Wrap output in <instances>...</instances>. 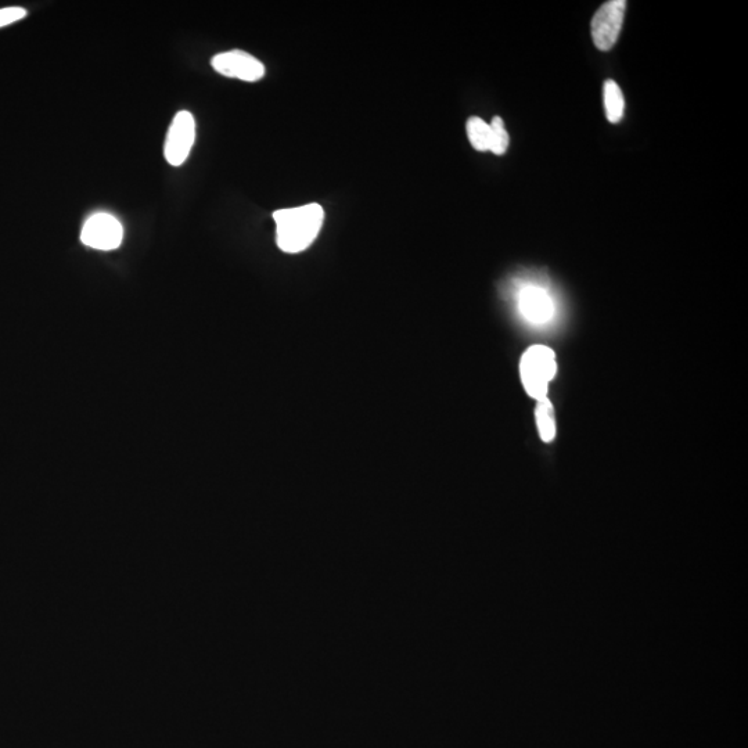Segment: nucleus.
<instances>
[{
    "label": "nucleus",
    "instance_id": "nucleus-1",
    "mask_svg": "<svg viewBox=\"0 0 748 748\" xmlns=\"http://www.w3.org/2000/svg\"><path fill=\"white\" fill-rule=\"evenodd\" d=\"M276 243L283 253L298 254L312 246L325 222V211L318 203L284 208L273 212Z\"/></svg>",
    "mask_w": 748,
    "mask_h": 748
},
{
    "label": "nucleus",
    "instance_id": "nucleus-2",
    "mask_svg": "<svg viewBox=\"0 0 748 748\" xmlns=\"http://www.w3.org/2000/svg\"><path fill=\"white\" fill-rule=\"evenodd\" d=\"M557 373L555 351L546 345H532L521 356L520 379L525 393L541 401L548 398L550 381Z\"/></svg>",
    "mask_w": 748,
    "mask_h": 748
},
{
    "label": "nucleus",
    "instance_id": "nucleus-3",
    "mask_svg": "<svg viewBox=\"0 0 748 748\" xmlns=\"http://www.w3.org/2000/svg\"><path fill=\"white\" fill-rule=\"evenodd\" d=\"M196 142V121L189 111H179L168 129L164 156L172 167H181Z\"/></svg>",
    "mask_w": 748,
    "mask_h": 748
},
{
    "label": "nucleus",
    "instance_id": "nucleus-4",
    "mask_svg": "<svg viewBox=\"0 0 748 748\" xmlns=\"http://www.w3.org/2000/svg\"><path fill=\"white\" fill-rule=\"evenodd\" d=\"M625 9H627L625 0H610L595 13L591 31L596 48L607 52L616 45L622 24H624Z\"/></svg>",
    "mask_w": 748,
    "mask_h": 748
},
{
    "label": "nucleus",
    "instance_id": "nucleus-5",
    "mask_svg": "<svg viewBox=\"0 0 748 748\" xmlns=\"http://www.w3.org/2000/svg\"><path fill=\"white\" fill-rule=\"evenodd\" d=\"M122 237L124 229L121 222L106 212H99L88 218L81 232L82 244L100 251H111L120 247Z\"/></svg>",
    "mask_w": 748,
    "mask_h": 748
},
{
    "label": "nucleus",
    "instance_id": "nucleus-6",
    "mask_svg": "<svg viewBox=\"0 0 748 748\" xmlns=\"http://www.w3.org/2000/svg\"><path fill=\"white\" fill-rule=\"evenodd\" d=\"M211 66L224 77L257 82L265 77V66L243 50H229L212 57Z\"/></svg>",
    "mask_w": 748,
    "mask_h": 748
},
{
    "label": "nucleus",
    "instance_id": "nucleus-7",
    "mask_svg": "<svg viewBox=\"0 0 748 748\" xmlns=\"http://www.w3.org/2000/svg\"><path fill=\"white\" fill-rule=\"evenodd\" d=\"M521 315L534 325H543L555 315V301L539 286H525L519 293Z\"/></svg>",
    "mask_w": 748,
    "mask_h": 748
},
{
    "label": "nucleus",
    "instance_id": "nucleus-8",
    "mask_svg": "<svg viewBox=\"0 0 748 748\" xmlns=\"http://www.w3.org/2000/svg\"><path fill=\"white\" fill-rule=\"evenodd\" d=\"M535 417H537L538 433L541 440L546 444L555 440L557 433L555 408L548 398L538 401Z\"/></svg>",
    "mask_w": 748,
    "mask_h": 748
},
{
    "label": "nucleus",
    "instance_id": "nucleus-9",
    "mask_svg": "<svg viewBox=\"0 0 748 748\" xmlns=\"http://www.w3.org/2000/svg\"><path fill=\"white\" fill-rule=\"evenodd\" d=\"M604 109H606L607 120L611 124H617L624 117V95L616 82L606 81L604 84Z\"/></svg>",
    "mask_w": 748,
    "mask_h": 748
},
{
    "label": "nucleus",
    "instance_id": "nucleus-10",
    "mask_svg": "<svg viewBox=\"0 0 748 748\" xmlns=\"http://www.w3.org/2000/svg\"><path fill=\"white\" fill-rule=\"evenodd\" d=\"M467 136L471 146L477 151H489L491 145V127L480 117H470L467 121Z\"/></svg>",
    "mask_w": 748,
    "mask_h": 748
},
{
    "label": "nucleus",
    "instance_id": "nucleus-11",
    "mask_svg": "<svg viewBox=\"0 0 748 748\" xmlns=\"http://www.w3.org/2000/svg\"><path fill=\"white\" fill-rule=\"evenodd\" d=\"M491 145H489V151L496 154V156H503L509 149V133L505 128V122L501 117H494L491 125Z\"/></svg>",
    "mask_w": 748,
    "mask_h": 748
},
{
    "label": "nucleus",
    "instance_id": "nucleus-12",
    "mask_svg": "<svg viewBox=\"0 0 748 748\" xmlns=\"http://www.w3.org/2000/svg\"><path fill=\"white\" fill-rule=\"evenodd\" d=\"M25 16H27V10L23 7L13 6L0 9V28L23 20Z\"/></svg>",
    "mask_w": 748,
    "mask_h": 748
}]
</instances>
